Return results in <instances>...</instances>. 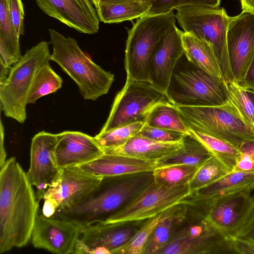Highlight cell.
Returning <instances> with one entry per match:
<instances>
[{
  "label": "cell",
  "instance_id": "1",
  "mask_svg": "<svg viewBox=\"0 0 254 254\" xmlns=\"http://www.w3.org/2000/svg\"><path fill=\"white\" fill-rule=\"evenodd\" d=\"M39 203L27 173L10 157L0 170V254L30 241Z\"/></svg>",
  "mask_w": 254,
  "mask_h": 254
},
{
  "label": "cell",
  "instance_id": "2",
  "mask_svg": "<svg viewBox=\"0 0 254 254\" xmlns=\"http://www.w3.org/2000/svg\"><path fill=\"white\" fill-rule=\"evenodd\" d=\"M154 182L153 171L103 177L86 200L56 212L53 217L73 221L81 228L102 222L133 200Z\"/></svg>",
  "mask_w": 254,
  "mask_h": 254
},
{
  "label": "cell",
  "instance_id": "3",
  "mask_svg": "<svg viewBox=\"0 0 254 254\" xmlns=\"http://www.w3.org/2000/svg\"><path fill=\"white\" fill-rule=\"evenodd\" d=\"M183 202V215L167 244L157 254H236L232 239L208 220L202 207Z\"/></svg>",
  "mask_w": 254,
  "mask_h": 254
},
{
  "label": "cell",
  "instance_id": "4",
  "mask_svg": "<svg viewBox=\"0 0 254 254\" xmlns=\"http://www.w3.org/2000/svg\"><path fill=\"white\" fill-rule=\"evenodd\" d=\"M53 46L51 60L76 83L85 100L95 101L107 94L114 75L94 63L81 50L76 40L65 37L54 29H49Z\"/></svg>",
  "mask_w": 254,
  "mask_h": 254
},
{
  "label": "cell",
  "instance_id": "5",
  "mask_svg": "<svg viewBox=\"0 0 254 254\" xmlns=\"http://www.w3.org/2000/svg\"><path fill=\"white\" fill-rule=\"evenodd\" d=\"M50 43L39 42L10 67L7 81L0 85V108L6 117L21 124L25 121L28 97L36 76L51 61Z\"/></svg>",
  "mask_w": 254,
  "mask_h": 254
},
{
  "label": "cell",
  "instance_id": "6",
  "mask_svg": "<svg viewBox=\"0 0 254 254\" xmlns=\"http://www.w3.org/2000/svg\"><path fill=\"white\" fill-rule=\"evenodd\" d=\"M173 11L139 18L128 31L125 50L127 78L148 81L149 61L156 46L176 23Z\"/></svg>",
  "mask_w": 254,
  "mask_h": 254
},
{
  "label": "cell",
  "instance_id": "7",
  "mask_svg": "<svg viewBox=\"0 0 254 254\" xmlns=\"http://www.w3.org/2000/svg\"><path fill=\"white\" fill-rule=\"evenodd\" d=\"M166 97L176 106H218L228 101L222 79L211 75L188 60L185 64H177Z\"/></svg>",
  "mask_w": 254,
  "mask_h": 254
},
{
  "label": "cell",
  "instance_id": "8",
  "mask_svg": "<svg viewBox=\"0 0 254 254\" xmlns=\"http://www.w3.org/2000/svg\"><path fill=\"white\" fill-rule=\"evenodd\" d=\"M177 10L176 17L184 32L208 43L219 62L223 78L233 80L228 54L227 32L230 16L222 8L186 6Z\"/></svg>",
  "mask_w": 254,
  "mask_h": 254
},
{
  "label": "cell",
  "instance_id": "9",
  "mask_svg": "<svg viewBox=\"0 0 254 254\" xmlns=\"http://www.w3.org/2000/svg\"><path fill=\"white\" fill-rule=\"evenodd\" d=\"M176 107L189 128L217 137L237 148L254 140V133L228 101L218 106Z\"/></svg>",
  "mask_w": 254,
  "mask_h": 254
},
{
  "label": "cell",
  "instance_id": "10",
  "mask_svg": "<svg viewBox=\"0 0 254 254\" xmlns=\"http://www.w3.org/2000/svg\"><path fill=\"white\" fill-rule=\"evenodd\" d=\"M168 100L148 81L127 78L123 88L117 94L108 118L99 133L136 122H145L153 108Z\"/></svg>",
  "mask_w": 254,
  "mask_h": 254
},
{
  "label": "cell",
  "instance_id": "11",
  "mask_svg": "<svg viewBox=\"0 0 254 254\" xmlns=\"http://www.w3.org/2000/svg\"><path fill=\"white\" fill-rule=\"evenodd\" d=\"M190 194L189 183L169 187L153 182L133 200L100 223L118 224L147 220L180 203Z\"/></svg>",
  "mask_w": 254,
  "mask_h": 254
},
{
  "label": "cell",
  "instance_id": "12",
  "mask_svg": "<svg viewBox=\"0 0 254 254\" xmlns=\"http://www.w3.org/2000/svg\"><path fill=\"white\" fill-rule=\"evenodd\" d=\"M252 188L205 203H190L202 206L208 220L226 237L237 236L254 208Z\"/></svg>",
  "mask_w": 254,
  "mask_h": 254
},
{
  "label": "cell",
  "instance_id": "13",
  "mask_svg": "<svg viewBox=\"0 0 254 254\" xmlns=\"http://www.w3.org/2000/svg\"><path fill=\"white\" fill-rule=\"evenodd\" d=\"M146 220L107 224L99 222L83 227L74 254H112L127 243Z\"/></svg>",
  "mask_w": 254,
  "mask_h": 254
},
{
  "label": "cell",
  "instance_id": "14",
  "mask_svg": "<svg viewBox=\"0 0 254 254\" xmlns=\"http://www.w3.org/2000/svg\"><path fill=\"white\" fill-rule=\"evenodd\" d=\"M227 45L231 71L235 82L244 78L254 57V13L243 10L230 17Z\"/></svg>",
  "mask_w": 254,
  "mask_h": 254
},
{
  "label": "cell",
  "instance_id": "15",
  "mask_svg": "<svg viewBox=\"0 0 254 254\" xmlns=\"http://www.w3.org/2000/svg\"><path fill=\"white\" fill-rule=\"evenodd\" d=\"M103 179L85 173L77 166L61 169L57 180L46 191L43 200L52 202L56 212L72 207L89 197Z\"/></svg>",
  "mask_w": 254,
  "mask_h": 254
},
{
  "label": "cell",
  "instance_id": "16",
  "mask_svg": "<svg viewBox=\"0 0 254 254\" xmlns=\"http://www.w3.org/2000/svg\"><path fill=\"white\" fill-rule=\"evenodd\" d=\"M58 134L41 131L32 139L30 166L27 172L33 186L36 188V197L40 202L43 199L47 190L51 188L59 177L61 169L58 167L55 149Z\"/></svg>",
  "mask_w": 254,
  "mask_h": 254
},
{
  "label": "cell",
  "instance_id": "17",
  "mask_svg": "<svg viewBox=\"0 0 254 254\" xmlns=\"http://www.w3.org/2000/svg\"><path fill=\"white\" fill-rule=\"evenodd\" d=\"M81 228L70 220L38 214L31 243L35 248L53 254H74Z\"/></svg>",
  "mask_w": 254,
  "mask_h": 254
},
{
  "label": "cell",
  "instance_id": "18",
  "mask_svg": "<svg viewBox=\"0 0 254 254\" xmlns=\"http://www.w3.org/2000/svg\"><path fill=\"white\" fill-rule=\"evenodd\" d=\"M182 32L173 25L156 46L149 59L148 82L166 96L173 72L184 54Z\"/></svg>",
  "mask_w": 254,
  "mask_h": 254
},
{
  "label": "cell",
  "instance_id": "19",
  "mask_svg": "<svg viewBox=\"0 0 254 254\" xmlns=\"http://www.w3.org/2000/svg\"><path fill=\"white\" fill-rule=\"evenodd\" d=\"M40 9L78 32L96 33L100 19L90 0H34Z\"/></svg>",
  "mask_w": 254,
  "mask_h": 254
},
{
  "label": "cell",
  "instance_id": "20",
  "mask_svg": "<svg viewBox=\"0 0 254 254\" xmlns=\"http://www.w3.org/2000/svg\"><path fill=\"white\" fill-rule=\"evenodd\" d=\"M57 134L55 157L60 169L80 166L104 154L95 137L87 134L68 130Z\"/></svg>",
  "mask_w": 254,
  "mask_h": 254
},
{
  "label": "cell",
  "instance_id": "21",
  "mask_svg": "<svg viewBox=\"0 0 254 254\" xmlns=\"http://www.w3.org/2000/svg\"><path fill=\"white\" fill-rule=\"evenodd\" d=\"M156 162L118 154L104 153L77 167L82 171L102 177H118L153 171Z\"/></svg>",
  "mask_w": 254,
  "mask_h": 254
},
{
  "label": "cell",
  "instance_id": "22",
  "mask_svg": "<svg viewBox=\"0 0 254 254\" xmlns=\"http://www.w3.org/2000/svg\"><path fill=\"white\" fill-rule=\"evenodd\" d=\"M250 188L254 189V173L231 171L184 200L190 203L208 202Z\"/></svg>",
  "mask_w": 254,
  "mask_h": 254
},
{
  "label": "cell",
  "instance_id": "23",
  "mask_svg": "<svg viewBox=\"0 0 254 254\" xmlns=\"http://www.w3.org/2000/svg\"><path fill=\"white\" fill-rule=\"evenodd\" d=\"M182 145L183 140L176 142H162L135 135L122 146L102 149L106 154L122 155L156 162L179 149Z\"/></svg>",
  "mask_w": 254,
  "mask_h": 254
},
{
  "label": "cell",
  "instance_id": "24",
  "mask_svg": "<svg viewBox=\"0 0 254 254\" xmlns=\"http://www.w3.org/2000/svg\"><path fill=\"white\" fill-rule=\"evenodd\" d=\"M182 40L184 55L190 62L212 76L223 78L219 62L208 43L185 32Z\"/></svg>",
  "mask_w": 254,
  "mask_h": 254
},
{
  "label": "cell",
  "instance_id": "25",
  "mask_svg": "<svg viewBox=\"0 0 254 254\" xmlns=\"http://www.w3.org/2000/svg\"><path fill=\"white\" fill-rule=\"evenodd\" d=\"M212 156L208 149L190 133L184 137L180 148L157 160L155 164L156 168L181 164L200 167Z\"/></svg>",
  "mask_w": 254,
  "mask_h": 254
},
{
  "label": "cell",
  "instance_id": "26",
  "mask_svg": "<svg viewBox=\"0 0 254 254\" xmlns=\"http://www.w3.org/2000/svg\"><path fill=\"white\" fill-rule=\"evenodd\" d=\"M19 38L11 22L8 0H0V58L9 67L22 56Z\"/></svg>",
  "mask_w": 254,
  "mask_h": 254
},
{
  "label": "cell",
  "instance_id": "27",
  "mask_svg": "<svg viewBox=\"0 0 254 254\" xmlns=\"http://www.w3.org/2000/svg\"><path fill=\"white\" fill-rule=\"evenodd\" d=\"M185 209L183 201L166 211L164 217L155 228L142 254H157L168 242Z\"/></svg>",
  "mask_w": 254,
  "mask_h": 254
},
{
  "label": "cell",
  "instance_id": "28",
  "mask_svg": "<svg viewBox=\"0 0 254 254\" xmlns=\"http://www.w3.org/2000/svg\"><path fill=\"white\" fill-rule=\"evenodd\" d=\"M151 6L147 0L129 1L102 4L95 7V9L100 21L105 23H115L148 15Z\"/></svg>",
  "mask_w": 254,
  "mask_h": 254
},
{
  "label": "cell",
  "instance_id": "29",
  "mask_svg": "<svg viewBox=\"0 0 254 254\" xmlns=\"http://www.w3.org/2000/svg\"><path fill=\"white\" fill-rule=\"evenodd\" d=\"M145 124L190 134V128L181 117L176 106L168 100L160 102L153 108L146 119Z\"/></svg>",
  "mask_w": 254,
  "mask_h": 254
},
{
  "label": "cell",
  "instance_id": "30",
  "mask_svg": "<svg viewBox=\"0 0 254 254\" xmlns=\"http://www.w3.org/2000/svg\"><path fill=\"white\" fill-rule=\"evenodd\" d=\"M190 133L200 141L229 172L232 171L240 154L237 147L217 137L190 128Z\"/></svg>",
  "mask_w": 254,
  "mask_h": 254
},
{
  "label": "cell",
  "instance_id": "31",
  "mask_svg": "<svg viewBox=\"0 0 254 254\" xmlns=\"http://www.w3.org/2000/svg\"><path fill=\"white\" fill-rule=\"evenodd\" d=\"M222 84L228 101L254 133V106L246 91L233 80L222 79Z\"/></svg>",
  "mask_w": 254,
  "mask_h": 254
},
{
  "label": "cell",
  "instance_id": "32",
  "mask_svg": "<svg viewBox=\"0 0 254 254\" xmlns=\"http://www.w3.org/2000/svg\"><path fill=\"white\" fill-rule=\"evenodd\" d=\"M62 78L52 69L50 63L44 64L38 71L29 92L27 104H35L37 100L61 89Z\"/></svg>",
  "mask_w": 254,
  "mask_h": 254
},
{
  "label": "cell",
  "instance_id": "33",
  "mask_svg": "<svg viewBox=\"0 0 254 254\" xmlns=\"http://www.w3.org/2000/svg\"><path fill=\"white\" fill-rule=\"evenodd\" d=\"M199 167L185 164L157 167L153 171L154 182L169 187L187 184Z\"/></svg>",
  "mask_w": 254,
  "mask_h": 254
},
{
  "label": "cell",
  "instance_id": "34",
  "mask_svg": "<svg viewBox=\"0 0 254 254\" xmlns=\"http://www.w3.org/2000/svg\"><path fill=\"white\" fill-rule=\"evenodd\" d=\"M229 172L225 166L212 156L198 168L189 183L190 194L214 183Z\"/></svg>",
  "mask_w": 254,
  "mask_h": 254
},
{
  "label": "cell",
  "instance_id": "35",
  "mask_svg": "<svg viewBox=\"0 0 254 254\" xmlns=\"http://www.w3.org/2000/svg\"><path fill=\"white\" fill-rule=\"evenodd\" d=\"M166 211L147 219L127 243L115 250L112 254H142L149 238L164 217Z\"/></svg>",
  "mask_w": 254,
  "mask_h": 254
},
{
  "label": "cell",
  "instance_id": "36",
  "mask_svg": "<svg viewBox=\"0 0 254 254\" xmlns=\"http://www.w3.org/2000/svg\"><path fill=\"white\" fill-rule=\"evenodd\" d=\"M145 122H136L122 126L94 136L102 148L122 146L135 136L145 125Z\"/></svg>",
  "mask_w": 254,
  "mask_h": 254
},
{
  "label": "cell",
  "instance_id": "37",
  "mask_svg": "<svg viewBox=\"0 0 254 254\" xmlns=\"http://www.w3.org/2000/svg\"><path fill=\"white\" fill-rule=\"evenodd\" d=\"M151 4L148 15L164 14L186 6L216 8L221 0H146Z\"/></svg>",
  "mask_w": 254,
  "mask_h": 254
},
{
  "label": "cell",
  "instance_id": "38",
  "mask_svg": "<svg viewBox=\"0 0 254 254\" xmlns=\"http://www.w3.org/2000/svg\"><path fill=\"white\" fill-rule=\"evenodd\" d=\"M186 134L173 130L150 127L145 124L136 136L162 142H176L182 140Z\"/></svg>",
  "mask_w": 254,
  "mask_h": 254
},
{
  "label": "cell",
  "instance_id": "39",
  "mask_svg": "<svg viewBox=\"0 0 254 254\" xmlns=\"http://www.w3.org/2000/svg\"><path fill=\"white\" fill-rule=\"evenodd\" d=\"M9 14L11 22L18 37L23 34L24 28V10L21 0H8Z\"/></svg>",
  "mask_w": 254,
  "mask_h": 254
},
{
  "label": "cell",
  "instance_id": "40",
  "mask_svg": "<svg viewBox=\"0 0 254 254\" xmlns=\"http://www.w3.org/2000/svg\"><path fill=\"white\" fill-rule=\"evenodd\" d=\"M232 171L254 174V160L249 155L240 152Z\"/></svg>",
  "mask_w": 254,
  "mask_h": 254
},
{
  "label": "cell",
  "instance_id": "41",
  "mask_svg": "<svg viewBox=\"0 0 254 254\" xmlns=\"http://www.w3.org/2000/svg\"><path fill=\"white\" fill-rule=\"evenodd\" d=\"M236 237L254 243V208Z\"/></svg>",
  "mask_w": 254,
  "mask_h": 254
},
{
  "label": "cell",
  "instance_id": "42",
  "mask_svg": "<svg viewBox=\"0 0 254 254\" xmlns=\"http://www.w3.org/2000/svg\"><path fill=\"white\" fill-rule=\"evenodd\" d=\"M232 240L236 254H254V243L237 237Z\"/></svg>",
  "mask_w": 254,
  "mask_h": 254
},
{
  "label": "cell",
  "instance_id": "43",
  "mask_svg": "<svg viewBox=\"0 0 254 254\" xmlns=\"http://www.w3.org/2000/svg\"><path fill=\"white\" fill-rule=\"evenodd\" d=\"M238 84L245 90H254V57L244 78Z\"/></svg>",
  "mask_w": 254,
  "mask_h": 254
},
{
  "label": "cell",
  "instance_id": "44",
  "mask_svg": "<svg viewBox=\"0 0 254 254\" xmlns=\"http://www.w3.org/2000/svg\"><path fill=\"white\" fill-rule=\"evenodd\" d=\"M0 168L4 165L6 161V153L4 148V129L2 120H0Z\"/></svg>",
  "mask_w": 254,
  "mask_h": 254
},
{
  "label": "cell",
  "instance_id": "45",
  "mask_svg": "<svg viewBox=\"0 0 254 254\" xmlns=\"http://www.w3.org/2000/svg\"><path fill=\"white\" fill-rule=\"evenodd\" d=\"M238 149L240 152L249 155L254 160V140L244 142Z\"/></svg>",
  "mask_w": 254,
  "mask_h": 254
},
{
  "label": "cell",
  "instance_id": "46",
  "mask_svg": "<svg viewBox=\"0 0 254 254\" xmlns=\"http://www.w3.org/2000/svg\"><path fill=\"white\" fill-rule=\"evenodd\" d=\"M10 68L0 58V85L4 84L9 76Z\"/></svg>",
  "mask_w": 254,
  "mask_h": 254
},
{
  "label": "cell",
  "instance_id": "47",
  "mask_svg": "<svg viewBox=\"0 0 254 254\" xmlns=\"http://www.w3.org/2000/svg\"><path fill=\"white\" fill-rule=\"evenodd\" d=\"M146 0H90L93 5L95 8L102 4H110L118 3H122L129 1H140Z\"/></svg>",
  "mask_w": 254,
  "mask_h": 254
},
{
  "label": "cell",
  "instance_id": "48",
  "mask_svg": "<svg viewBox=\"0 0 254 254\" xmlns=\"http://www.w3.org/2000/svg\"><path fill=\"white\" fill-rule=\"evenodd\" d=\"M243 10L254 13V0H240Z\"/></svg>",
  "mask_w": 254,
  "mask_h": 254
},
{
  "label": "cell",
  "instance_id": "49",
  "mask_svg": "<svg viewBox=\"0 0 254 254\" xmlns=\"http://www.w3.org/2000/svg\"><path fill=\"white\" fill-rule=\"evenodd\" d=\"M246 91L249 97L252 101V102L254 104V90H246Z\"/></svg>",
  "mask_w": 254,
  "mask_h": 254
},
{
  "label": "cell",
  "instance_id": "50",
  "mask_svg": "<svg viewBox=\"0 0 254 254\" xmlns=\"http://www.w3.org/2000/svg\"></svg>",
  "mask_w": 254,
  "mask_h": 254
}]
</instances>
